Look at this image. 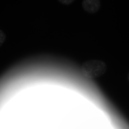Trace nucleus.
<instances>
[{
    "mask_svg": "<svg viewBox=\"0 0 129 129\" xmlns=\"http://www.w3.org/2000/svg\"><path fill=\"white\" fill-rule=\"evenodd\" d=\"M6 39V34L3 30L0 29V47L4 44Z\"/></svg>",
    "mask_w": 129,
    "mask_h": 129,
    "instance_id": "7ed1b4c3",
    "label": "nucleus"
},
{
    "mask_svg": "<svg viewBox=\"0 0 129 129\" xmlns=\"http://www.w3.org/2000/svg\"><path fill=\"white\" fill-rule=\"evenodd\" d=\"M82 6L83 9L90 14L96 13L101 7L100 0H83Z\"/></svg>",
    "mask_w": 129,
    "mask_h": 129,
    "instance_id": "f03ea898",
    "label": "nucleus"
},
{
    "mask_svg": "<svg viewBox=\"0 0 129 129\" xmlns=\"http://www.w3.org/2000/svg\"><path fill=\"white\" fill-rule=\"evenodd\" d=\"M127 79H128V80L129 82V72L128 73V76H127Z\"/></svg>",
    "mask_w": 129,
    "mask_h": 129,
    "instance_id": "39448f33",
    "label": "nucleus"
},
{
    "mask_svg": "<svg viewBox=\"0 0 129 129\" xmlns=\"http://www.w3.org/2000/svg\"><path fill=\"white\" fill-rule=\"evenodd\" d=\"M57 1L62 5H69L72 4L75 0H57Z\"/></svg>",
    "mask_w": 129,
    "mask_h": 129,
    "instance_id": "20e7f679",
    "label": "nucleus"
},
{
    "mask_svg": "<svg viewBox=\"0 0 129 129\" xmlns=\"http://www.w3.org/2000/svg\"><path fill=\"white\" fill-rule=\"evenodd\" d=\"M83 74L87 78H94L104 75L107 70L106 63L102 60H92L83 64Z\"/></svg>",
    "mask_w": 129,
    "mask_h": 129,
    "instance_id": "f257e3e1",
    "label": "nucleus"
}]
</instances>
